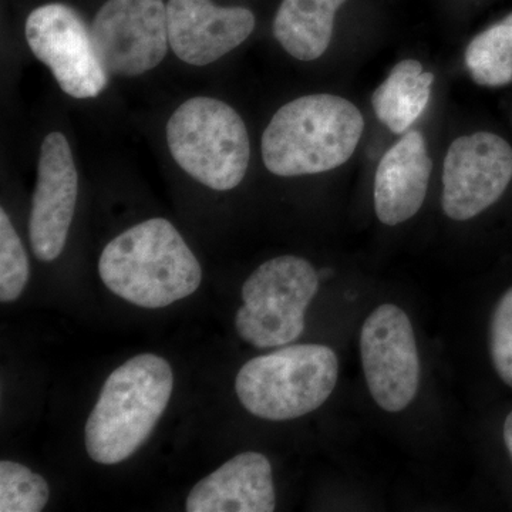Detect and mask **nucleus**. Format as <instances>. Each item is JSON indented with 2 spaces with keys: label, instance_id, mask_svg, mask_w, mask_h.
Masks as SVG:
<instances>
[{
  "label": "nucleus",
  "instance_id": "9",
  "mask_svg": "<svg viewBox=\"0 0 512 512\" xmlns=\"http://www.w3.org/2000/svg\"><path fill=\"white\" fill-rule=\"evenodd\" d=\"M90 33L109 76H141L167 56V6L163 0H107L94 16Z\"/></svg>",
  "mask_w": 512,
  "mask_h": 512
},
{
  "label": "nucleus",
  "instance_id": "17",
  "mask_svg": "<svg viewBox=\"0 0 512 512\" xmlns=\"http://www.w3.org/2000/svg\"><path fill=\"white\" fill-rule=\"evenodd\" d=\"M466 64L480 86L501 87L512 82V13L471 40Z\"/></svg>",
  "mask_w": 512,
  "mask_h": 512
},
{
  "label": "nucleus",
  "instance_id": "16",
  "mask_svg": "<svg viewBox=\"0 0 512 512\" xmlns=\"http://www.w3.org/2000/svg\"><path fill=\"white\" fill-rule=\"evenodd\" d=\"M434 74L424 72L417 60L407 59L375 90L372 106L376 116L394 134L413 126L430 101Z\"/></svg>",
  "mask_w": 512,
  "mask_h": 512
},
{
  "label": "nucleus",
  "instance_id": "18",
  "mask_svg": "<svg viewBox=\"0 0 512 512\" xmlns=\"http://www.w3.org/2000/svg\"><path fill=\"white\" fill-rule=\"evenodd\" d=\"M50 497L47 481L13 461L0 463V511L39 512Z\"/></svg>",
  "mask_w": 512,
  "mask_h": 512
},
{
  "label": "nucleus",
  "instance_id": "1",
  "mask_svg": "<svg viewBox=\"0 0 512 512\" xmlns=\"http://www.w3.org/2000/svg\"><path fill=\"white\" fill-rule=\"evenodd\" d=\"M101 281L114 295L146 309H160L200 288L197 256L164 218L134 225L101 252Z\"/></svg>",
  "mask_w": 512,
  "mask_h": 512
},
{
  "label": "nucleus",
  "instance_id": "8",
  "mask_svg": "<svg viewBox=\"0 0 512 512\" xmlns=\"http://www.w3.org/2000/svg\"><path fill=\"white\" fill-rule=\"evenodd\" d=\"M26 42L33 55L49 67L60 89L73 99H94L107 84L94 50L92 33L77 10L63 3H47L30 12Z\"/></svg>",
  "mask_w": 512,
  "mask_h": 512
},
{
  "label": "nucleus",
  "instance_id": "4",
  "mask_svg": "<svg viewBox=\"0 0 512 512\" xmlns=\"http://www.w3.org/2000/svg\"><path fill=\"white\" fill-rule=\"evenodd\" d=\"M338 377L339 359L329 346L288 345L245 363L235 392L252 416L293 420L325 404Z\"/></svg>",
  "mask_w": 512,
  "mask_h": 512
},
{
  "label": "nucleus",
  "instance_id": "10",
  "mask_svg": "<svg viewBox=\"0 0 512 512\" xmlns=\"http://www.w3.org/2000/svg\"><path fill=\"white\" fill-rule=\"evenodd\" d=\"M512 180V147L493 133L457 138L443 170L444 214L468 221L500 200Z\"/></svg>",
  "mask_w": 512,
  "mask_h": 512
},
{
  "label": "nucleus",
  "instance_id": "15",
  "mask_svg": "<svg viewBox=\"0 0 512 512\" xmlns=\"http://www.w3.org/2000/svg\"><path fill=\"white\" fill-rule=\"evenodd\" d=\"M345 2L282 0L274 19L275 39L295 59H319L332 42L336 12Z\"/></svg>",
  "mask_w": 512,
  "mask_h": 512
},
{
  "label": "nucleus",
  "instance_id": "6",
  "mask_svg": "<svg viewBox=\"0 0 512 512\" xmlns=\"http://www.w3.org/2000/svg\"><path fill=\"white\" fill-rule=\"evenodd\" d=\"M319 272L311 262L282 255L258 266L244 286V305L235 329L258 349L291 345L305 332V313L319 289Z\"/></svg>",
  "mask_w": 512,
  "mask_h": 512
},
{
  "label": "nucleus",
  "instance_id": "11",
  "mask_svg": "<svg viewBox=\"0 0 512 512\" xmlns=\"http://www.w3.org/2000/svg\"><path fill=\"white\" fill-rule=\"evenodd\" d=\"M79 174L72 148L59 131L47 134L40 147L37 181L29 215V238L39 261L62 254L76 210Z\"/></svg>",
  "mask_w": 512,
  "mask_h": 512
},
{
  "label": "nucleus",
  "instance_id": "21",
  "mask_svg": "<svg viewBox=\"0 0 512 512\" xmlns=\"http://www.w3.org/2000/svg\"><path fill=\"white\" fill-rule=\"evenodd\" d=\"M504 443L507 447L508 454H510L512 460V412L508 414L507 419L504 421Z\"/></svg>",
  "mask_w": 512,
  "mask_h": 512
},
{
  "label": "nucleus",
  "instance_id": "7",
  "mask_svg": "<svg viewBox=\"0 0 512 512\" xmlns=\"http://www.w3.org/2000/svg\"><path fill=\"white\" fill-rule=\"evenodd\" d=\"M360 357L377 406L389 413L407 409L419 392L420 357L412 320L402 308L383 303L367 316Z\"/></svg>",
  "mask_w": 512,
  "mask_h": 512
},
{
  "label": "nucleus",
  "instance_id": "5",
  "mask_svg": "<svg viewBox=\"0 0 512 512\" xmlns=\"http://www.w3.org/2000/svg\"><path fill=\"white\" fill-rule=\"evenodd\" d=\"M165 140L181 170L211 190H234L247 174V126L224 101L205 96L185 101L168 120Z\"/></svg>",
  "mask_w": 512,
  "mask_h": 512
},
{
  "label": "nucleus",
  "instance_id": "2",
  "mask_svg": "<svg viewBox=\"0 0 512 512\" xmlns=\"http://www.w3.org/2000/svg\"><path fill=\"white\" fill-rule=\"evenodd\" d=\"M363 130L355 104L333 94H309L276 111L262 136V160L279 177L326 173L353 156Z\"/></svg>",
  "mask_w": 512,
  "mask_h": 512
},
{
  "label": "nucleus",
  "instance_id": "3",
  "mask_svg": "<svg viewBox=\"0 0 512 512\" xmlns=\"http://www.w3.org/2000/svg\"><path fill=\"white\" fill-rule=\"evenodd\" d=\"M173 389V369L163 357L144 353L117 367L84 427L90 458L113 466L133 456L156 429Z\"/></svg>",
  "mask_w": 512,
  "mask_h": 512
},
{
  "label": "nucleus",
  "instance_id": "12",
  "mask_svg": "<svg viewBox=\"0 0 512 512\" xmlns=\"http://www.w3.org/2000/svg\"><path fill=\"white\" fill-rule=\"evenodd\" d=\"M168 40L174 55L191 66H207L245 42L254 32V13L211 0H168Z\"/></svg>",
  "mask_w": 512,
  "mask_h": 512
},
{
  "label": "nucleus",
  "instance_id": "14",
  "mask_svg": "<svg viewBox=\"0 0 512 512\" xmlns=\"http://www.w3.org/2000/svg\"><path fill=\"white\" fill-rule=\"evenodd\" d=\"M433 163L420 131H410L384 154L375 177V210L384 225L413 218L426 200Z\"/></svg>",
  "mask_w": 512,
  "mask_h": 512
},
{
  "label": "nucleus",
  "instance_id": "13",
  "mask_svg": "<svg viewBox=\"0 0 512 512\" xmlns=\"http://www.w3.org/2000/svg\"><path fill=\"white\" fill-rule=\"evenodd\" d=\"M276 493L272 467L264 454H238L188 494V512H272Z\"/></svg>",
  "mask_w": 512,
  "mask_h": 512
},
{
  "label": "nucleus",
  "instance_id": "19",
  "mask_svg": "<svg viewBox=\"0 0 512 512\" xmlns=\"http://www.w3.org/2000/svg\"><path fill=\"white\" fill-rule=\"evenodd\" d=\"M30 276L28 255L5 208L0 210V301L20 298Z\"/></svg>",
  "mask_w": 512,
  "mask_h": 512
},
{
  "label": "nucleus",
  "instance_id": "20",
  "mask_svg": "<svg viewBox=\"0 0 512 512\" xmlns=\"http://www.w3.org/2000/svg\"><path fill=\"white\" fill-rule=\"evenodd\" d=\"M490 353L498 377L512 387V286L501 296L491 318Z\"/></svg>",
  "mask_w": 512,
  "mask_h": 512
}]
</instances>
